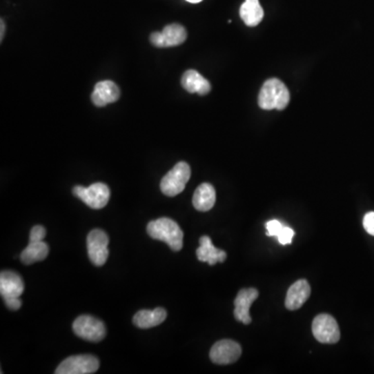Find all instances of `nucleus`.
<instances>
[{"mask_svg":"<svg viewBox=\"0 0 374 374\" xmlns=\"http://www.w3.org/2000/svg\"><path fill=\"white\" fill-rule=\"evenodd\" d=\"M291 101V92L284 82L270 78L263 83L259 92L258 104L262 110H283Z\"/></svg>","mask_w":374,"mask_h":374,"instance_id":"obj_1","label":"nucleus"},{"mask_svg":"<svg viewBox=\"0 0 374 374\" xmlns=\"http://www.w3.org/2000/svg\"><path fill=\"white\" fill-rule=\"evenodd\" d=\"M147 232L150 237L166 242L175 252L182 250L184 234L178 224L173 219L162 217L150 222Z\"/></svg>","mask_w":374,"mask_h":374,"instance_id":"obj_2","label":"nucleus"},{"mask_svg":"<svg viewBox=\"0 0 374 374\" xmlns=\"http://www.w3.org/2000/svg\"><path fill=\"white\" fill-rule=\"evenodd\" d=\"M192 170L190 166L184 161L178 162L160 182L162 194L168 197H176L184 190L187 182L190 181Z\"/></svg>","mask_w":374,"mask_h":374,"instance_id":"obj_3","label":"nucleus"},{"mask_svg":"<svg viewBox=\"0 0 374 374\" xmlns=\"http://www.w3.org/2000/svg\"><path fill=\"white\" fill-rule=\"evenodd\" d=\"M73 194L92 209L104 208L110 198V187L100 182L94 183L88 187L77 185L73 188Z\"/></svg>","mask_w":374,"mask_h":374,"instance_id":"obj_4","label":"nucleus"},{"mask_svg":"<svg viewBox=\"0 0 374 374\" xmlns=\"http://www.w3.org/2000/svg\"><path fill=\"white\" fill-rule=\"evenodd\" d=\"M76 336L90 342H100L106 337V326L101 320L90 315H81L73 322Z\"/></svg>","mask_w":374,"mask_h":374,"instance_id":"obj_5","label":"nucleus"},{"mask_svg":"<svg viewBox=\"0 0 374 374\" xmlns=\"http://www.w3.org/2000/svg\"><path fill=\"white\" fill-rule=\"evenodd\" d=\"M99 360L92 355H72L59 364L57 374L95 373L99 368Z\"/></svg>","mask_w":374,"mask_h":374,"instance_id":"obj_6","label":"nucleus"},{"mask_svg":"<svg viewBox=\"0 0 374 374\" xmlns=\"http://www.w3.org/2000/svg\"><path fill=\"white\" fill-rule=\"evenodd\" d=\"M86 244H88V257L92 264L96 266H102L106 264L110 256V250H108L110 238L108 234L104 230H92L86 238Z\"/></svg>","mask_w":374,"mask_h":374,"instance_id":"obj_7","label":"nucleus"},{"mask_svg":"<svg viewBox=\"0 0 374 374\" xmlns=\"http://www.w3.org/2000/svg\"><path fill=\"white\" fill-rule=\"evenodd\" d=\"M312 332L318 342L324 344H335L340 340V330L333 316L319 314L314 318Z\"/></svg>","mask_w":374,"mask_h":374,"instance_id":"obj_8","label":"nucleus"},{"mask_svg":"<svg viewBox=\"0 0 374 374\" xmlns=\"http://www.w3.org/2000/svg\"><path fill=\"white\" fill-rule=\"evenodd\" d=\"M187 39V32L180 24H170L161 32H153L150 36V42L158 48H168L183 44Z\"/></svg>","mask_w":374,"mask_h":374,"instance_id":"obj_9","label":"nucleus"},{"mask_svg":"<svg viewBox=\"0 0 374 374\" xmlns=\"http://www.w3.org/2000/svg\"><path fill=\"white\" fill-rule=\"evenodd\" d=\"M242 346L233 340L219 341L210 351V359L215 364L228 365L234 363L242 355Z\"/></svg>","mask_w":374,"mask_h":374,"instance_id":"obj_10","label":"nucleus"},{"mask_svg":"<svg viewBox=\"0 0 374 374\" xmlns=\"http://www.w3.org/2000/svg\"><path fill=\"white\" fill-rule=\"evenodd\" d=\"M121 92L119 86L112 80L96 83L92 92V102L97 108H104L108 104H115L120 98Z\"/></svg>","mask_w":374,"mask_h":374,"instance_id":"obj_11","label":"nucleus"},{"mask_svg":"<svg viewBox=\"0 0 374 374\" xmlns=\"http://www.w3.org/2000/svg\"><path fill=\"white\" fill-rule=\"evenodd\" d=\"M258 297V291L255 288L242 289L238 293L237 297L234 301V306H235L234 316L237 322H242L244 324H250L252 322L250 309Z\"/></svg>","mask_w":374,"mask_h":374,"instance_id":"obj_12","label":"nucleus"},{"mask_svg":"<svg viewBox=\"0 0 374 374\" xmlns=\"http://www.w3.org/2000/svg\"><path fill=\"white\" fill-rule=\"evenodd\" d=\"M23 291V281L17 273L7 270L0 273V295L5 301L18 299Z\"/></svg>","mask_w":374,"mask_h":374,"instance_id":"obj_13","label":"nucleus"},{"mask_svg":"<svg viewBox=\"0 0 374 374\" xmlns=\"http://www.w3.org/2000/svg\"><path fill=\"white\" fill-rule=\"evenodd\" d=\"M311 295V286L307 279H299L291 285L287 293L285 306L291 311H295L303 307Z\"/></svg>","mask_w":374,"mask_h":374,"instance_id":"obj_14","label":"nucleus"},{"mask_svg":"<svg viewBox=\"0 0 374 374\" xmlns=\"http://www.w3.org/2000/svg\"><path fill=\"white\" fill-rule=\"evenodd\" d=\"M183 88L190 94L207 95L211 90V84L206 78L203 77L196 70H187L181 78Z\"/></svg>","mask_w":374,"mask_h":374,"instance_id":"obj_15","label":"nucleus"},{"mask_svg":"<svg viewBox=\"0 0 374 374\" xmlns=\"http://www.w3.org/2000/svg\"><path fill=\"white\" fill-rule=\"evenodd\" d=\"M197 257L202 262L215 265L217 262L223 263L227 259V253L215 248L209 236H202L200 238V246L197 250Z\"/></svg>","mask_w":374,"mask_h":374,"instance_id":"obj_16","label":"nucleus"},{"mask_svg":"<svg viewBox=\"0 0 374 374\" xmlns=\"http://www.w3.org/2000/svg\"><path fill=\"white\" fill-rule=\"evenodd\" d=\"M217 195L215 187L209 183H203L197 188L193 198V204L197 210L207 213L215 206Z\"/></svg>","mask_w":374,"mask_h":374,"instance_id":"obj_17","label":"nucleus"},{"mask_svg":"<svg viewBox=\"0 0 374 374\" xmlns=\"http://www.w3.org/2000/svg\"><path fill=\"white\" fill-rule=\"evenodd\" d=\"M166 311L164 308L154 310H141L133 317V324L139 328H150L159 326L166 320Z\"/></svg>","mask_w":374,"mask_h":374,"instance_id":"obj_18","label":"nucleus"},{"mask_svg":"<svg viewBox=\"0 0 374 374\" xmlns=\"http://www.w3.org/2000/svg\"><path fill=\"white\" fill-rule=\"evenodd\" d=\"M239 14L242 21L250 28L258 26L264 17V11L259 0H246L240 7Z\"/></svg>","mask_w":374,"mask_h":374,"instance_id":"obj_19","label":"nucleus"},{"mask_svg":"<svg viewBox=\"0 0 374 374\" xmlns=\"http://www.w3.org/2000/svg\"><path fill=\"white\" fill-rule=\"evenodd\" d=\"M49 248L46 242H30V244L21 253V261L26 265L45 260L48 256Z\"/></svg>","mask_w":374,"mask_h":374,"instance_id":"obj_20","label":"nucleus"},{"mask_svg":"<svg viewBox=\"0 0 374 374\" xmlns=\"http://www.w3.org/2000/svg\"><path fill=\"white\" fill-rule=\"evenodd\" d=\"M293 237H295V231L291 228L284 226L282 231L279 232V235H277V240H279V244L286 246V244H291L293 242Z\"/></svg>","mask_w":374,"mask_h":374,"instance_id":"obj_21","label":"nucleus"},{"mask_svg":"<svg viewBox=\"0 0 374 374\" xmlns=\"http://www.w3.org/2000/svg\"><path fill=\"white\" fill-rule=\"evenodd\" d=\"M284 225L277 219H273V221L267 222L266 223V234L268 236H275L277 237L279 232L282 231Z\"/></svg>","mask_w":374,"mask_h":374,"instance_id":"obj_22","label":"nucleus"},{"mask_svg":"<svg viewBox=\"0 0 374 374\" xmlns=\"http://www.w3.org/2000/svg\"><path fill=\"white\" fill-rule=\"evenodd\" d=\"M46 229L43 226H35L30 231V242H43L46 237Z\"/></svg>","mask_w":374,"mask_h":374,"instance_id":"obj_23","label":"nucleus"},{"mask_svg":"<svg viewBox=\"0 0 374 374\" xmlns=\"http://www.w3.org/2000/svg\"><path fill=\"white\" fill-rule=\"evenodd\" d=\"M363 226L368 234L374 236V211L366 213L363 219Z\"/></svg>","mask_w":374,"mask_h":374,"instance_id":"obj_24","label":"nucleus"},{"mask_svg":"<svg viewBox=\"0 0 374 374\" xmlns=\"http://www.w3.org/2000/svg\"><path fill=\"white\" fill-rule=\"evenodd\" d=\"M0 30H1V32H0V40H1V42H3V37H5V32H6V24L5 22H3V19H1V21H0Z\"/></svg>","mask_w":374,"mask_h":374,"instance_id":"obj_25","label":"nucleus"},{"mask_svg":"<svg viewBox=\"0 0 374 374\" xmlns=\"http://www.w3.org/2000/svg\"><path fill=\"white\" fill-rule=\"evenodd\" d=\"M187 3H201V1H202V0H186Z\"/></svg>","mask_w":374,"mask_h":374,"instance_id":"obj_26","label":"nucleus"}]
</instances>
